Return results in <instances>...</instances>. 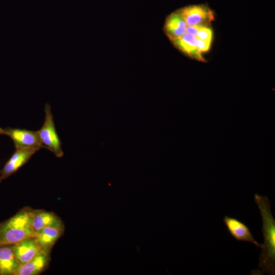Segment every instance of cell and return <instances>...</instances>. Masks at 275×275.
<instances>
[{"instance_id": "5bb4252c", "label": "cell", "mask_w": 275, "mask_h": 275, "mask_svg": "<svg viewBox=\"0 0 275 275\" xmlns=\"http://www.w3.org/2000/svg\"><path fill=\"white\" fill-rule=\"evenodd\" d=\"M61 221L54 213L44 210L33 211L32 227L37 232L41 229Z\"/></svg>"}, {"instance_id": "9c48e42d", "label": "cell", "mask_w": 275, "mask_h": 275, "mask_svg": "<svg viewBox=\"0 0 275 275\" xmlns=\"http://www.w3.org/2000/svg\"><path fill=\"white\" fill-rule=\"evenodd\" d=\"M48 253L40 251L32 260L20 264L13 275H35L41 272L48 262Z\"/></svg>"}, {"instance_id": "5b68a950", "label": "cell", "mask_w": 275, "mask_h": 275, "mask_svg": "<svg viewBox=\"0 0 275 275\" xmlns=\"http://www.w3.org/2000/svg\"><path fill=\"white\" fill-rule=\"evenodd\" d=\"M4 129L5 134L9 136L12 140L15 147L32 148L37 151L44 148L37 131L11 127Z\"/></svg>"}, {"instance_id": "e0dca14e", "label": "cell", "mask_w": 275, "mask_h": 275, "mask_svg": "<svg viewBox=\"0 0 275 275\" xmlns=\"http://www.w3.org/2000/svg\"><path fill=\"white\" fill-rule=\"evenodd\" d=\"M202 26L204 25H187L186 27V33L196 36Z\"/></svg>"}, {"instance_id": "7a4b0ae2", "label": "cell", "mask_w": 275, "mask_h": 275, "mask_svg": "<svg viewBox=\"0 0 275 275\" xmlns=\"http://www.w3.org/2000/svg\"><path fill=\"white\" fill-rule=\"evenodd\" d=\"M33 210L24 209L0 224V247L13 245L21 241L35 238L32 227Z\"/></svg>"}, {"instance_id": "4fadbf2b", "label": "cell", "mask_w": 275, "mask_h": 275, "mask_svg": "<svg viewBox=\"0 0 275 275\" xmlns=\"http://www.w3.org/2000/svg\"><path fill=\"white\" fill-rule=\"evenodd\" d=\"M19 265L12 246L0 247V274H13Z\"/></svg>"}, {"instance_id": "52a82bcc", "label": "cell", "mask_w": 275, "mask_h": 275, "mask_svg": "<svg viewBox=\"0 0 275 275\" xmlns=\"http://www.w3.org/2000/svg\"><path fill=\"white\" fill-rule=\"evenodd\" d=\"M230 234L238 241L252 243L261 249L262 244L259 243L254 238L249 228L238 219L226 215L223 219Z\"/></svg>"}, {"instance_id": "277c9868", "label": "cell", "mask_w": 275, "mask_h": 275, "mask_svg": "<svg viewBox=\"0 0 275 275\" xmlns=\"http://www.w3.org/2000/svg\"><path fill=\"white\" fill-rule=\"evenodd\" d=\"M186 25H210L214 19V13L207 5H192L178 10Z\"/></svg>"}, {"instance_id": "ac0fdd59", "label": "cell", "mask_w": 275, "mask_h": 275, "mask_svg": "<svg viewBox=\"0 0 275 275\" xmlns=\"http://www.w3.org/2000/svg\"><path fill=\"white\" fill-rule=\"evenodd\" d=\"M5 134V129L2 128L0 127V135H2V134Z\"/></svg>"}, {"instance_id": "7c38bea8", "label": "cell", "mask_w": 275, "mask_h": 275, "mask_svg": "<svg viewBox=\"0 0 275 275\" xmlns=\"http://www.w3.org/2000/svg\"><path fill=\"white\" fill-rule=\"evenodd\" d=\"M196 37L187 33L172 41V43L179 50L191 58L200 61L204 59L196 47Z\"/></svg>"}, {"instance_id": "8992f818", "label": "cell", "mask_w": 275, "mask_h": 275, "mask_svg": "<svg viewBox=\"0 0 275 275\" xmlns=\"http://www.w3.org/2000/svg\"><path fill=\"white\" fill-rule=\"evenodd\" d=\"M38 151L32 148L15 147V151L0 171V183L16 172Z\"/></svg>"}, {"instance_id": "30bf717a", "label": "cell", "mask_w": 275, "mask_h": 275, "mask_svg": "<svg viewBox=\"0 0 275 275\" xmlns=\"http://www.w3.org/2000/svg\"><path fill=\"white\" fill-rule=\"evenodd\" d=\"M12 246L19 264L30 261L42 250L35 238L26 239Z\"/></svg>"}, {"instance_id": "ba28073f", "label": "cell", "mask_w": 275, "mask_h": 275, "mask_svg": "<svg viewBox=\"0 0 275 275\" xmlns=\"http://www.w3.org/2000/svg\"><path fill=\"white\" fill-rule=\"evenodd\" d=\"M63 231L64 226L60 221L36 232L35 238L41 249L48 253Z\"/></svg>"}, {"instance_id": "2e32d148", "label": "cell", "mask_w": 275, "mask_h": 275, "mask_svg": "<svg viewBox=\"0 0 275 275\" xmlns=\"http://www.w3.org/2000/svg\"><path fill=\"white\" fill-rule=\"evenodd\" d=\"M211 42L204 41L197 38L196 47L198 50L202 53L208 51L211 46Z\"/></svg>"}, {"instance_id": "8fae6325", "label": "cell", "mask_w": 275, "mask_h": 275, "mask_svg": "<svg viewBox=\"0 0 275 275\" xmlns=\"http://www.w3.org/2000/svg\"><path fill=\"white\" fill-rule=\"evenodd\" d=\"M186 24L179 12L177 10L166 18L164 24V32L171 41L178 38L186 33Z\"/></svg>"}, {"instance_id": "9a60e30c", "label": "cell", "mask_w": 275, "mask_h": 275, "mask_svg": "<svg viewBox=\"0 0 275 275\" xmlns=\"http://www.w3.org/2000/svg\"><path fill=\"white\" fill-rule=\"evenodd\" d=\"M196 37L197 39L212 42L213 32L211 26L210 25L202 26Z\"/></svg>"}, {"instance_id": "6da1fadb", "label": "cell", "mask_w": 275, "mask_h": 275, "mask_svg": "<svg viewBox=\"0 0 275 275\" xmlns=\"http://www.w3.org/2000/svg\"><path fill=\"white\" fill-rule=\"evenodd\" d=\"M254 200L261 216L264 238L258 266L263 273L273 275L275 273V220L267 197L255 194Z\"/></svg>"}, {"instance_id": "3957f363", "label": "cell", "mask_w": 275, "mask_h": 275, "mask_svg": "<svg viewBox=\"0 0 275 275\" xmlns=\"http://www.w3.org/2000/svg\"><path fill=\"white\" fill-rule=\"evenodd\" d=\"M45 120L41 128L37 131L44 148L52 152L57 157L64 155L62 144L56 131L51 107L46 103L45 106Z\"/></svg>"}]
</instances>
